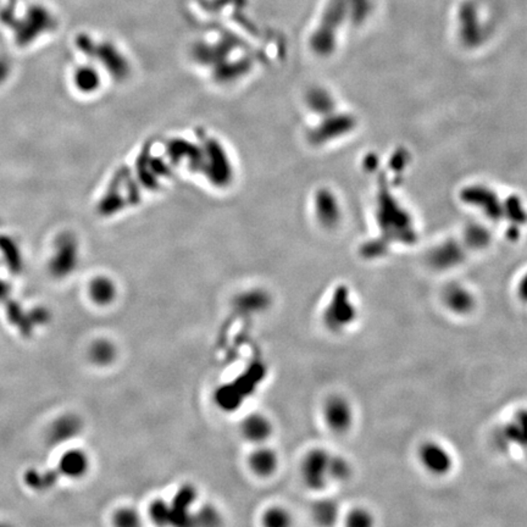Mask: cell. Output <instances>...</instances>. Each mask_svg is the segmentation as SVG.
<instances>
[{
	"instance_id": "cell-5",
	"label": "cell",
	"mask_w": 527,
	"mask_h": 527,
	"mask_svg": "<svg viewBox=\"0 0 527 527\" xmlns=\"http://www.w3.org/2000/svg\"><path fill=\"white\" fill-rule=\"evenodd\" d=\"M418 460L421 468L432 476H447L455 464L452 451L437 441L423 443L419 448Z\"/></svg>"
},
{
	"instance_id": "cell-18",
	"label": "cell",
	"mask_w": 527,
	"mask_h": 527,
	"mask_svg": "<svg viewBox=\"0 0 527 527\" xmlns=\"http://www.w3.org/2000/svg\"><path fill=\"white\" fill-rule=\"evenodd\" d=\"M261 521L266 527H287L293 524V517L282 505H274L263 512Z\"/></svg>"
},
{
	"instance_id": "cell-4",
	"label": "cell",
	"mask_w": 527,
	"mask_h": 527,
	"mask_svg": "<svg viewBox=\"0 0 527 527\" xmlns=\"http://www.w3.org/2000/svg\"><path fill=\"white\" fill-rule=\"evenodd\" d=\"M323 419L331 432L344 435L353 428L355 409L352 402L344 396L332 394L323 402Z\"/></svg>"
},
{
	"instance_id": "cell-8",
	"label": "cell",
	"mask_w": 527,
	"mask_h": 527,
	"mask_svg": "<svg viewBox=\"0 0 527 527\" xmlns=\"http://www.w3.org/2000/svg\"><path fill=\"white\" fill-rule=\"evenodd\" d=\"M498 438L509 452L527 457V409L510 414L502 423Z\"/></svg>"
},
{
	"instance_id": "cell-7",
	"label": "cell",
	"mask_w": 527,
	"mask_h": 527,
	"mask_svg": "<svg viewBox=\"0 0 527 527\" xmlns=\"http://www.w3.org/2000/svg\"><path fill=\"white\" fill-rule=\"evenodd\" d=\"M77 45L80 47L82 51H85L86 54L99 58L102 64L105 65L113 75L117 76L120 79H124L126 75H129V61L126 60L124 55L120 53L119 50L115 48L114 45L110 43L95 44V42L87 35H80L77 38Z\"/></svg>"
},
{
	"instance_id": "cell-2",
	"label": "cell",
	"mask_w": 527,
	"mask_h": 527,
	"mask_svg": "<svg viewBox=\"0 0 527 527\" xmlns=\"http://www.w3.org/2000/svg\"><path fill=\"white\" fill-rule=\"evenodd\" d=\"M370 8L368 0H328L321 26L314 35V44L326 48L334 40V32L346 15L350 13L363 16Z\"/></svg>"
},
{
	"instance_id": "cell-22",
	"label": "cell",
	"mask_w": 527,
	"mask_h": 527,
	"mask_svg": "<svg viewBox=\"0 0 527 527\" xmlns=\"http://www.w3.org/2000/svg\"><path fill=\"white\" fill-rule=\"evenodd\" d=\"M220 517L215 508L204 507L200 509V512H195L192 517V522L200 524V525H218L220 524Z\"/></svg>"
},
{
	"instance_id": "cell-9",
	"label": "cell",
	"mask_w": 527,
	"mask_h": 527,
	"mask_svg": "<svg viewBox=\"0 0 527 527\" xmlns=\"http://www.w3.org/2000/svg\"><path fill=\"white\" fill-rule=\"evenodd\" d=\"M79 261V245L76 239L66 234L60 237L56 249H55V255L51 260V273L56 277H66L70 275Z\"/></svg>"
},
{
	"instance_id": "cell-17",
	"label": "cell",
	"mask_w": 527,
	"mask_h": 527,
	"mask_svg": "<svg viewBox=\"0 0 527 527\" xmlns=\"http://www.w3.org/2000/svg\"><path fill=\"white\" fill-rule=\"evenodd\" d=\"M74 80L77 90L83 93H93L99 88V75L90 66H81L80 69H77Z\"/></svg>"
},
{
	"instance_id": "cell-14",
	"label": "cell",
	"mask_w": 527,
	"mask_h": 527,
	"mask_svg": "<svg viewBox=\"0 0 527 527\" xmlns=\"http://www.w3.org/2000/svg\"><path fill=\"white\" fill-rule=\"evenodd\" d=\"M117 284H115L114 279L105 275L95 276L88 286L90 300L100 308H106L114 304L115 300L117 299Z\"/></svg>"
},
{
	"instance_id": "cell-15",
	"label": "cell",
	"mask_w": 527,
	"mask_h": 527,
	"mask_svg": "<svg viewBox=\"0 0 527 527\" xmlns=\"http://www.w3.org/2000/svg\"><path fill=\"white\" fill-rule=\"evenodd\" d=\"M88 358L98 368H108L117 359V347L108 339H98L90 346Z\"/></svg>"
},
{
	"instance_id": "cell-20",
	"label": "cell",
	"mask_w": 527,
	"mask_h": 527,
	"mask_svg": "<svg viewBox=\"0 0 527 527\" xmlns=\"http://www.w3.org/2000/svg\"><path fill=\"white\" fill-rule=\"evenodd\" d=\"M113 522L119 527L140 526L142 525V517L133 507H121L115 510Z\"/></svg>"
},
{
	"instance_id": "cell-23",
	"label": "cell",
	"mask_w": 527,
	"mask_h": 527,
	"mask_svg": "<svg viewBox=\"0 0 527 527\" xmlns=\"http://www.w3.org/2000/svg\"><path fill=\"white\" fill-rule=\"evenodd\" d=\"M347 524L352 526H368L373 524V517L365 509H353L347 515Z\"/></svg>"
},
{
	"instance_id": "cell-21",
	"label": "cell",
	"mask_w": 527,
	"mask_h": 527,
	"mask_svg": "<svg viewBox=\"0 0 527 527\" xmlns=\"http://www.w3.org/2000/svg\"><path fill=\"white\" fill-rule=\"evenodd\" d=\"M149 517L156 525H171L172 515H171V507L164 499H154L150 503Z\"/></svg>"
},
{
	"instance_id": "cell-19",
	"label": "cell",
	"mask_w": 527,
	"mask_h": 527,
	"mask_svg": "<svg viewBox=\"0 0 527 527\" xmlns=\"http://www.w3.org/2000/svg\"><path fill=\"white\" fill-rule=\"evenodd\" d=\"M337 512H339L337 505L330 499H321L313 508L314 519H316L320 524H323V525L334 524V520L337 519Z\"/></svg>"
},
{
	"instance_id": "cell-12",
	"label": "cell",
	"mask_w": 527,
	"mask_h": 527,
	"mask_svg": "<svg viewBox=\"0 0 527 527\" xmlns=\"http://www.w3.org/2000/svg\"><path fill=\"white\" fill-rule=\"evenodd\" d=\"M279 465V457L274 448L266 443L255 446L248 457L249 470L258 478H271Z\"/></svg>"
},
{
	"instance_id": "cell-24",
	"label": "cell",
	"mask_w": 527,
	"mask_h": 527,
	"mask_svg": "<svg viewBox=\"0 0 527 527\" xmlns=\"http://www.w3.org/2000/svg\"><path fill=\"white\" fill-rule=\"evenodd\" d=\"M6 66L3 61H0V77H3V76L6 75Z\"/></svg>"
},
{
	"instance_id": "cell-13",
	"label": "cell",
	"mask_w": 527,
	"mask_h": 527,
	"mask_svg": "<svg viewBox=\"0 0 527 527\" xmlns=\"http://www.w3.org/2000/svg\"><path fill=\"white\" fill-rule=\"evenodd\" d=\"M90 469V455L81 448H72L61 455L58 471L66 478L80 480L85 478Z\"/></svg>"
},
{
	"instance_id": "cell-1",
	"label": "cell",
	"mask_w": 527,
	"mask_h": 527,
	"mask_svg": "<svg viewBox=\"0 0 527 527\" xmlns=\"http://www.w3.org/2000/svg\"><path fill=\"white\" fill-rule=\"evenodd\" d=\"M299 473L305 487L321 492L330 485L348 481L352 467L339 454L328 452L325 448H311L304 454Z\"/></svg>"
},
{
	"instance_id": "cell-16",
	"label": "cell",
	"mask_w": 527,
	"mask_h": 527,
	"mask_svg": "<svg viewBox=\"0 0 527 527\" xmlns=\"http://www.w3.org/2000/svg\"><path fill=\"white\" fill-rule=\"evenodd\" d=\"M82 430L80 419L75 415H65L56 420L50 430V438L55 443H63L76 437Z\"/></svg>"
},
{
	"instance_id": "cell-3",
	"label": "cell",
	"mask_w": 527,
	"mask_h": 527,
	"mask_svg": "<svg viewBox=\"0 0 527 527\" xmlns=\"http://www.w3.org/2000/svg\"><path fill=\"white\" fill-rule=\"evenodd\" d=\"M3 19L15 29L16 40L21 45L29 44L38 35H43L44 32L53 30L55 27L54 16L42 6L29 8L26 15L20 20H15L11 11H6L3 14Z\"/></svg>"
},
{
	"instance_id": "cell-10",
	"label": "cell",
	"mask_w": 527,
	"mask_h": 527,
	"mask_svg": "<svg viewBox=\"0 0 527 527\" xmlns=\"http://www.w3.org/2000/svg\"><path fill=\"white\" fill-rule=\"evenodd\" d=\"M273 297L266 289L252 287L241 292L234 298V308L244 316H257L269 310Z\"/></svg>"
},
{
	"instance_id": "cell-6",
	"label": "cell",
	"mask_w": 527,
	"mask_h": 527,
	"mask_svg": "<svg viewBox=\"0 0 527 527\" xmlns=\"http://www.w3.org/2000/svg\"><path fill=\"white\" fill-rule=\"evenodd\" d=\"M357 318V307L350 302L349 294L344 289L334 291V295L323 311V323L331 331L339 332L348 327Z\"/></svg>"
},
{
	"instance_id": "cell-11",
	"label": "cell",
	"mask_w": 527,
	"mask_h": 527,
	"mask_svg": "<svg viewBox=\"0 0 527 527\" xmlns=\"http://www.w3.org/2000/svg\"><path fill=\"white\" fill-rule=\"evenodd\" d=\"M239 430L247 442L259 446L268 443L274 435V423L264 414L252 413L242 420Z\"/></svg>"
}]
</instances>
